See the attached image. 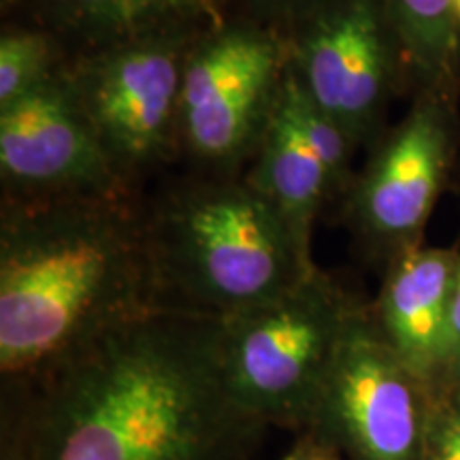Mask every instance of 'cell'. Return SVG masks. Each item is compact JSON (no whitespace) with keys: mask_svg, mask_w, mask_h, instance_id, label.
<instances>
[{"mask_svg":"<svg viewBox=\"0 0 460 460\" xmlns=\"http://www.w3.org/2000/svg\"><path fill=\"white\" fill-rule=\"evenodd\" d=\"M267 430L224 386L217 322L177 314L0 390V460H254Z\"/></svg>","mask_w":460,"mask_h":460,"instance_id":"1","label":"cell"},{"mask_svg":"<svg viewBox=\"0 0 460 460\" xmlns=\"http://www.w3.org/2000/svg\"><path fill=\"white\" fill-rule=\"evenodd\" d=\"M154 309L139 194L3 200L0 390Z\"/></svg>","mask_w":460,"mask_h":460,"instance_id":"2","label":"cell"},{"mask_svg":"<svg viewBox=\"0 0 460 460\" xmlns=\"http://www.w3.org/2000/svg\"><path fill=\"white\" fill-rule=\"evenodd\" d=\"M154 309L224 322L295 288L318 264L245 175H200L146 205Z\"/></svg>","mask_w":460,"mask_h":460,"instance_id":"3","label":"cell"},{"mask_svg":"<svg viewBox=\"0 0 460 460\" xmlns=\"http://www.w3.org/2000/svg\"><path fill=\"white\" fill-rule=\"evenodd\" d=\"M365 301L318 267L284 295L217 322V360L230 399L264 427L305 433Z\"/></svg>","mask_w":460,"mask_h":460,"instance_id":"4","label":"cell"},{"mask_svg":"<svg viewBox=\"0 0 460 460\" xmlns=\"http://www.w3.org/2000/svg\"><path fill=\"white\" fill-rule=\"evenodd\" d=\"M284 28L228 13L190 48L180 111V156L200 172L243 175L284 90Z\"/></svg>","mask_w":460,"mask_h":460,"instance_id":"5","label":"cell"},{"mask_svg":"<svg viewBox=\"0 0 460 460\" xmlns=\"http://www.w3.org/2000/svg\"><path fill=\"white\" fill-rule=\"evenodd\" d=\"M460 164V101L416 94L367 152L337 207L356 252L384 269L424 245L441 194Z\"/></svg>","mask_w":460,"mask_h":460,"instance_id":"6","label":"cell"},{"mask_svg":"<svg viewBox=\"0 0 460 460\" xmlns=\"http://www.w3.org/2000/svg\"><path fill=\"white\" fill-rule=\"evenodd\" d=\"M290 71L307 99L369 152L390 109L411 99L410 73L384 0H320L284 28Z\"/></svg>","mask_w":460,"mask_h":460,"instance_id":"7","label":"cell"},{"mask_svg":"<svg viewBox=\"0 0 460 460\" xmlns=\"http://www.w3.org/2000/svg\"><path fill=\"white\" fill-rule=\"evenodd\" d=\"M199 34H156L68 56L75 99L135 188L149 171L180 156L183 73Z\"/></svg>","mask_w":460,"mask_h":460,"instance_id":"8","label":"cell"},{"mask_svg":"<svg viewBox=\"0 0 460 460\" xmlns=\"http://www.w3.org/2000/svg\"><path fill=\"white\" fill-rule=\"evenodd\" d=\"M437 394L379 332L371 301L356 312L305 433L352 460H422Z\"/></svg>","mask_w":460,"mask_h":460,"instance_id":"9","label":"cell"},{"mask_svg":"<svg viewBox=\"0 0 460 460\" xmlns=\"http://www.w3.org/2000/svg\"><path fill=\"white\" fill-rule=\"evenodd\" d=\"M0 183L3 200L137 192L79 107L66 66L0 109Z\"/></svg>","mask_w":460,"mask_h":460,"instance_id":"10","label":"cell"},{"mask_svg":"<svg viewBox=\"0 0 460 460\" xmlns=\"http://www.w3.org/2000/svg\"><path fill=\"white\" fill-rule=\"evenodd\" d=\"M358 147L307 99L288 68L284 90L245 180L314 254V230L329 205H341L352 186Z\"/></svg>","mask_w":460,"mask_h":460,"instance_id":"11","label":"cell"},{"mask_svg":"<svg viewBox=\"0 0 460 460\" xmlns=\"http://www.w3.org/2000/svg\"><path fill=\"white\" fill-rule=\"evenodd\" d=\"M458 264L460 247L424 243L384 269L371 301L379 332L437 396L444 388Z\"/></svg>","mask_w":460,"mask_h":460,"instance_id":"12","label":"cell"},{"mask_svg":"<svg viewBox=\"0 0 460 460\" xmlns=\"http://www.w3.org/2000/svg\"><path fill=\"white\" fill-rule=\"evenodd\" d=\"M32 20L68 56L171 32H203L230 13V0H32Z\"/></svg>","mask_w":460,"mask_h":460,"instance_id":"13","label":"cell"},{"mask_svg":"<svg viewBox=\"0 0 460 460\" xmlns=\"http://www.w3.org/2000/svg\"><path fill=\"white\" fill-rule=\"evenodd\" d=\"M399 37L411 96L460 101V20L454 0H384Z\"/></svg>","mask_w":460,"mask_h":460,"instance_id":"14","label":"cell"},{"mask_svg":"<svg viewBox=\"0 0 460 460\" xmlns=\"http://www.w3.org/2000/svg\"><path fill=\"white\" fill-rule=\"evenodd\" d=\"M66 62V48L45 26L37 22L4 26L0 34V109L41 88Z\"/></svg>","mask_w":460,"mask_h":460,"instance_id":"15","label":"cell"},{"mask_svg":"<svg viewBox=\"0 0 460 460\" xmlns=\"http://www.w3.org/2000/svg\"><path fill=\"white\" fill-rule=\"evenodd\" d=\"M422 460H460V386L437 396Z\"/></svg>","mask_w":460,"mask_h":460,"instance_id":"16","label":"cell"},{"mask_svg":"<svg viewBox=\"0 0 460 460\" xmlns=\"http://www.w3.org/2000/svg\"><path fill=\"white\" fill-rule=\"evenodd\" d=\"M320 0H237V11L234 13L247 15L252 20L264 22L278 28H286L295 22L298 15L312 9Z\"/></svg>","mask_w":460,"mask_h":460,"instance_id":"17","label":"cell"},{"mask_svg":"<svg viewBox=\"0 0 460 460\" xmlns=\"http://www.w3.org/2000/svg\"><path fill=\"white\" fill-rule=\"evenodd\" d=\"M460 386V264L456 275V286H454L452 312H450V337H447V356H446V373L444 388L446 390Z\"/></svg>","mask_w":460,"mask_h":460,"instance_id":"18","label":"cell"},{"mask_svg":"<svg viewBox=\"0 0 460 460\" xmlns=\"http://www.w3.org/2000/svg\"><path fill=\"white\" fill-rule=\"evenodd\" d=\"M279 460H343V454L312 433H301Z\"/></svg>","mask_w":460,"mask_h":460,"instance_id":"19","label":"cell"},{"mask_svg":"<svg viewBox=\"0 0 460 460\" xmlns=\"http://www.w3.org/2000/svg\"><path fill=\"white\" fill-rule=\"evenodd\" d=\"M32 0H3V9H15V7H28Z\"/></svg>","mask_w":460,"mask_h":460,"instance_id":"20","label":"cell"},{"mask_svg":"<svg viewBox=\"0 0 460 460\" xmlns=\"http://www.w3.org/2000/svg\"><path fill=\"white\" fill-rule=\"evenodd\" d=\"M454 188H456V192L460 194V164H458V169H456V175H454V183H452Z\"/></svg>","mask_w":460,"mask_h":460,"instance_id":"21","label":"cell"},{"mask_svg":"<svg viewBox=\"0 0 460 460\" xmlns=\"http://www.w3.org/2000/svg\"><path fill=\"white\" fill-rule=\"evenodd\" d=\"M454 7H456V15H458V20H460V0H454Z\"/></svg>","mask_w":460,"mask_h":460,"instance_id":"22","label":"cell"}]
</instances>
